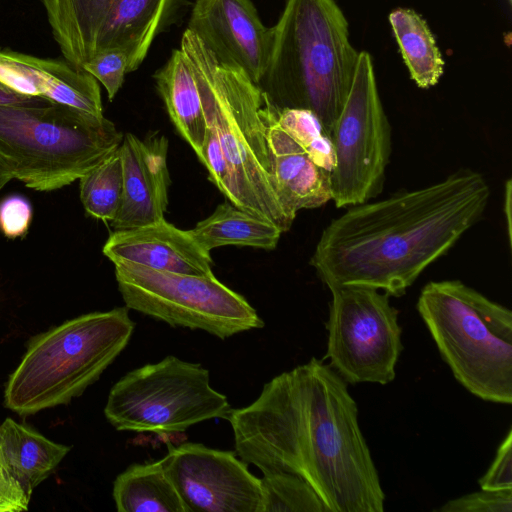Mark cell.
<instances>
[{
	"mask_svg": "<svg viewBox=\"0 0 512 512\" xmlns=\"http://www.w3.org/2000/svg\"><path fill=\"white\" fill-rule=\"evenodd\" d=\"M235 452L265 473H290L325 512H382L385 493L347 383L323 360L283 372L230 410Z\"/></svg>",
	"mask_w": 512,
	"mask_h": 512,
	"instance_id": "6da1fadb",
	"label": "cell"
},
{
	"mask_svg": "<svg viewBox=\"0 0 512 512\" xmlns=\"http://www.w3.org/2000/svg\"><path fill=\"white\" fill-rule=\"evenodd\" d=\"M490 195L485 177L464 169L350 206L324 228L310 264L329 289L365 286L400 297L480 220Z\"/></svg>",
	"mask_w": 512,
	"mask_h": 512,
	"instance_id": "7a4b0ae2",
	"label": "cell"
},
{
	"mask_svg": "<svg viewBox=\"0 0 512 512\" xmlns=\"http://www.w3.org/2000/svg\"><path fill=\"white\" fill-rule=\"evenodd\" d=\"M180 49L199 89L206 133L198 156L210 181L235 206L290 229L292 218L275 191L261 116L265 92L238 65L218 59L190 30Z\"/></svg>",
	"mask_w": 512,
	"mask_h": 512,
	"instance_id": "3957f363",
	"label": "cell"
},
{
	"mask_svg": "<svg viewBox=\"0 0 512 512\" xmlns=\"http://www.w3.org/2000/svg\"><path fill=\"white\" fill-rule=\"evenodd\" d=\"M271 28L259 86L278 107L313 112L330 135L350 90L358 51L336 0H285Z\"/></svg>",
	"mask_w": 512,
	"mask_h": 512,
	"instance_id": "277c9868",
	"label": "cell"
},
{
	"mask_svg": "<svg viewBox=\"0 0 512 512\" xmlns=\"http://www.w3.org/2000/svg\"><path fill=\"white\" fill-rule=\"evenodd\" d=\"M123 137L105 117L41 97L0 105V158L13 178L37 191L79 180L115 152Z\"/></svg>",
	"mask_w": 512,
	"mask_h": 512,
	"instance_id": "5b68a950",
	"label": "cell"
},
{
	"mask_svg": "<svg viewBox=\"0 0 512 512\" xmlns=\"http://www.w3.org/2000/svg\"><path fill=\"white\" fill-rule=\"evenodd\" d=\"M416 306L455 379L484 401L511 404V310L460 280L428 282Z\"/></svg>",
	"mask_w": 512,
	"mask_h": 512,
	"instance_id": "8992f818",
	"label": "cell"
},
{
	"mask_svg": "<svg viewBox=\"0 0 512 512\" xmlns=\"http://www.w3.org/2000/svg\"><path fill=\"white\" fill-rule=\"evenodd\" d=\"M135 323L127 307L92 312L36 336L10 375L4 401L20 414L80 396L129 343Z\"/></svg>",
	"mask_w": 512,
	"mask_h": 512,
	"instance_id": "52a82bcc",
	"label": "cell"
},
{
	"mask_svg": "<svg viewBox=\"0 0 512 512\" xmlns=\"http://www.w3.org/2000/svg\"><path fill=\"white\" fill-rule=\"evenodd\" d=\"M228 399L210 385L201 364L169 355L129 371L111 388L104 408L119 431L171 434L210 419H227Z\"/></svg>",
	"mask_w": 512,
	"mask_h": 512,
	"instance_id": "ba28073f",
	"label": "cell"
},
{
	"mask_svg": "<svg viewBox=\"0 0 512 512\" xmlns=\"http://www.w3.org/2000/svg\"><path fill=\"white\" fill-rule=\"evenodd\" d=\"M113 264L128 309L220 339L264 326L247 300L214 275L159 271L126 261Z\"/></svg>",
	"mask_w": 512,
	"mask_h": 512,
	"instance_id": "9c48e42d",
	"label": "cell"
},
{
	"mask_svg": "<svg viewBox=\"0 0 512 512\" xmlns=\"http://www.w3.org/2000/svg\"><path fill=\"white\" fill-rule=\"evenodd\" d=\"M334 165L331 200L337 208L370 201L384 187L392 151L374 61L360 51L346 101L330 134Z\"/></svg>",
	"mask_w": 512,
	"mask_h": 512,
	"instance_id": "30bf717a",
	"label": "cell"
},
{
	"mask_svg": "<svg viewBox=\"0 0 512 512\" xmlns=\"http://www.w3.org/2000/svg\"><path fill=\"white\" fill-rule=\"evenodd\" d=\"M330 291L324 359L346 383L392 382L403 346L399 311L390 295L354 285Z\"/></svg>",
	"mask_w": 512,
	"mask_h": 512,
	"instance_id": "8fae6325",
	"label": "cell"
},
{
	"mask_svg": "<svg viewBox=\"0 0 512 512\" xmlns=\"http://www.w3.org/2000/svg\"><path fill=\"white\" fill-rule=\"evenodd\" d=\"M261 116L273 185L286 212L321 207L331 200V137L307 109L278 107L265 93Z\"/></svg>",
	"mask_w": 512,
	"mask_h": 512,
	"instance_id": "7c38bea8",
	"label": "cell"
},
{
	"mask_svg": "<svg viewBox=\"0 0 512 512\" xmlns=\"http://www.w3.org/2000/svg\"><path fill=\"white\" fill-rule=\"evenodd\" d=\"M161 461L187 512H259L260 478L235 451L188 442Z\"/></svg>",
	"mask_w": 512,
	"mask_h": 512,
	"instance_id": "4fadbf2b",
	"label": "cell"
},
{
	"mask_svg": "<svg viewBox=\"0 0 512 512\" xmlns=\"http://www.w3.org/2000/svg\"><path fill=\"white\" fill-rule=\"evenodd\" d=\"M187 29L218 59L238 65L259 85L268 63L271 28L251 0H195Z\"/></svg>",
	"mask_w": 512,
	"mask_h": 512,
	"instance_id": "5bb4252c",
	"label": "cell"
},
{
	"mask_svg": "<svg viewBox=\"0 0 512 512\" xmlns=\"http://www.w3.org/2000/svg\"><path fill=\"white\" fill-rule=\"evenodd\" d=\"M123 171V196L111 221L115 230L147 225L164 218L170 185L168 140L158 132L143 139L126 133L119 147Z\"/></svg>",
	"mask_w": 512,
	"mask_h": 512,
	"instance_id": "9a60e30c",
	"label": "cell"
},
{
	"mask_svg": "<svg viewBox=\"0 0 512 512\" xmlns=\"http://www.w3.org/2000/svg\"><path fill=\"white\" fill-rule=\"evenodd\" d=\"M0 84L28 97H41L95 117H104L99 82L67 60L0 50Z\"/></svg>",
	"mask_w": 512,
	"mask_h": 512,
	"instance_id": "2e32d148",
	"label": "cell"
},
{
	"mask_svg": "<svg viewBox=\"0 0 512 512\" xmlns=\"http://www.w3.org/2000/svg\"><path fill=\"white\" fill-rule=\"evenodd\" d=\"M103 254L113 263L126 261L159 271L214 275L210 252L196 242L189 230H181L164 218L115 230L105 242Z\"/></svg>",
	"mask_w": 512,
	"mask_h": 512,
	"instance_id": "e0dca14e",
	"label": "cell"
},
{
	"mask_svg": "<svg viewBox=\"0 0 512 512\" xmlns=\"http://www.w3.org/2000/svg\"><path fill=\"white\" fill-rule=\"evenodd\" d=\"M54 40L77 68L97 52L101 35L119 0H40Z\"/></svg>",
	"mask_w": 512,
	"mask_h": 512,
	"instance_id": "ac0fdd59",
	"label": "cell"
},
{
	"mask_svg": "<svg viewBox=\"0 0 512 512\" xmlns=\"http://www.w3.org/2000/svg\"><path fill=\"white\" fill-rule=\"evenodd\" d=\"M177 0H119L101 35L97 52L119 50L127 73L137 70L170 17Z\"/></svg>",
	"mask_w": 512,
	"mask_h": 512,
	"instance_id": "d6986e66",
	"label": "cell"
},
{
	"mask_svg": "<svg viewBox=\"0 0 512 512\" xmlns=\"http://www.w3.org/2000/svg\"><path fill=\"white\" fill-rule=\"evenodd\" d=\"M153 77L170 120L198 157L204 144L206 123L199 89L187 56L180 48L174 49Z\"/></svg>",
	"mask_w": 512,
	"mask_h": 512,
	"instance_id": "ffe728a7",
	"label": "cell"
},
{
	"mask_svg": "<svg viewBox=\"0 0 512 512\" xmlns=\"http://www.w3.org/2000/svg\"><path fill=\"white\" fill-rule=\"evenodd\" d=\"M69 450L11 418L0 425V461L29 498Z\"/></svg>",
	"mask_w": 512,
	"mask_h": 512,
	"instance_id": "44dd1931",
	"label": "cell"
},
{
	"mask_svg": "<svg viewBox=\"0 0 512 512\" xmlns=\"http://www.w3.org/2000/svg\"><path fill=\"white\" fill-rule=\"evenodd\" d=\"M206 251L223 246L274 250L283 231L274 223L253 215L230 201L217 206L207 218L189 230Z\"/></svg>",
	"mask_w": 512,
	"mask_h": 512,
	"instance_id": "7402d4cb",
	"label": "cell"
},
{
	"mask_svg": "<svg viewBox=\"0 0 512 512\" xmlns=\"http://www.w3.org/2000/svg\"><path fill=\"white\" fill-rule=\"evenodd\" d=\"M118 512H187L161 459L132 464L113 483Z\"/></svg>",
	"mask_w": 512,
	"mask_h": 512,
	"instance_id": "603a6c76",
	"label": "cell"
},
{
	"mask_svg": "<svg viewBox=\"0 0 512 512\" xmlns=\"http://www.w3.org/2000/svg\"><path fill=\"white\" fill-rule=\"evenodd\" d=\"M388 21L411 80L421 89L435 86L445 61L426 20L413 9L398 7Z\"/></svg>",
	"mask_w": 512,
	"mask_h": 512,
	"instance_id": "cb8c5ba5",
	"label": "cell"
},
{
	"mask_svg": "<svg viewBox=\"0 0 512 512\" xmlns=\"http://www.w3.org/2000/svg\"><path fill=\"white\" fill-rule=\"evenodd\" d=\"M79 180L80 199L86 212L102 221H113L119 212L123 196L119 148Z\"/></svg>",
	"mask_w": 512,
	"mask_h": 512,
	"instance_id": "d4e9b609",
	"label": "cell"
},
{
	"mask_svg": "<svg viewBox=\"0 0 512 512\" xmlns=\"http://www.w3.org/2000/svg\"><path fill=\"white\" fill-rule=\"evenodd\" d=\"M259 512H325L322 501L302 478L290 473H265Z\"/></svg>",
	"mask_w": 512,
	"mask_h": 512,
	"instance_id": "484cf974",
	"label": "cell"
},
{
	"mask_svg": "<svg viewBox=\"0 0 512 512\" xmlns=\"http://www.w3.org/2000/svg\"><path fill=\"white\" fill-rule=\"evenodd\" d=\"M101 83L112 101L122 87L127 74V57L119 50H104L95 54L82 67Z\"/></svg>",
	"mask_w": 512,
	"mask_h": 512,
	"instance_id": "4316f807",
	"label": "cell"
},
{
	"mask_svg": "<svg viewBox=\"0 0 512 512\" xmlns=\"http://www.w3.org/2000/svg\"><path fill=\"white\" fill-rule=\"evenodd\" d=\"M438 512H511L512 489L472 492L451 499L437 508Z\"/></svg>",
	"mask_w": 512,
	"mask_h": 512,
	"instance_id": "83f0119b",
	"label": "cell"
},
{
	"mask_svg": "<svg viewBox=\"0 0 512 512\" xmlns=\"http://www.w3.org/2000/svg\"><path fill=\"white\" fill-rule=\"evenodd\" d=\"M485 490L512 489V430L497 449L495 458L486 473L478 481Z\"/></svg>",
	"mask_w": 512,
	"mask_h": 512,
	"instance_id": "f1b7e54d",
	"label": "cell"
},
{
	"mask_svg": "<svg viewBox=\"0 0 512 512\" xmlns=\"http://www.w3.org/2000/svg\"><path fill=\"white\" fill-rule=\"evenodd\" d=\"M32 219L30 202L19 195L6 197L0 202V230L8 238L26 233Z\"/></svg>",
	"mask_w": 512,
	"mask_h": 512,
	"instance_id": "f546056e",
	"label": "cell"
},
{
	"mask_svg": "<svg viewBox=\"0 0 512 512\" xmlns=\"http://www.w3.org/2000/svg\"><path fill=\"white\" fill-rule=\"evenodd\" d=\"M30 498L0 461V512H20L28 509Z\"/></svg>",
	"mask_w": 512,
	"mask_h": 512,
	"instance_id": "4dcf8cb0",
	"label": "cell"
},
{
	"mask_svg": "<svg viewBox=\"0 0 512 512\" xmlns=\"http://www.w3.org/2000/svg\"><path fill=\"white\" fill-rule=\"evenodd\" d=\"M1 49L2 48L0 47V50ZM32 98L34 97L16 94L0 84V105L23 103L31 100Z\"/></svg>",
	"mask_w": 512,
	"mask_h": 512,
	"instance_id": "1f68e13d",
	"label": "cell"
},
{
	"mask_svg": "<svg viewBox=\"0 0 512 512\" xmlns=\"http://www.w3.org/2000/svg\"><path fill=\"white\" fill-rule=\"evenodd\" d=\"M504 212L506 214L507 219V229H508V237L509 241L511 240V181L508 180L506 183V192H505V204H504Z\"/></svg>",
	"mask_w": 512,
	"mask_h": 512,
	"instance_id": "d6a6232c",
	"label": "cell"
},
{
	"mask_svg": "<svg viewBox=\"0 0 512 512\" xmlns=\"http://www.w3.org/2000/svg\"><path fill=\"white\" fill-rule=\"evenodd\" d=\"M13 179L12 174L8 170L5 163L0 158V190L11 180Z\"/></svg>",
	"mask_w": 512,
	"mask_h": 512,
	"instance_id": "836d02e7",
	"label": "cell"
},
{
	"mask_svg": "<svg viewBox=\"0 0 512 512\" xmlns=\"http://www.w3.org/2000/svg\"><path fill=\"white\" fill-rule=\"evenodd\" d=\"M508 4L511 6L512 0H507Z\"/></svg>",
	"mask_w": 512,
	"mask_h": 512,
	"instance_id": "e575fe53",
	"label": "cell"
}]
</instances>
